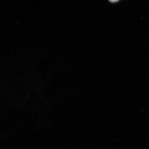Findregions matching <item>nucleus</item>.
I'll use <instances>...</instances> for the list:
<instances>
[{
  "instance_id": "nucleus-1",
  "label": "nucleus",
  "mask_w": 149,
  "mask_h": 149,
  "mask_svg": "<svg viewBox=\"0 0 149 149\" xmlns=\"http://www.w3.org/2000/svg\"><path fill=\"white\" fill-rule=\"evenodd\" d=\"M119 0H109L110 2L111 3H116Z\"/></svg>"
}]
</instances>
